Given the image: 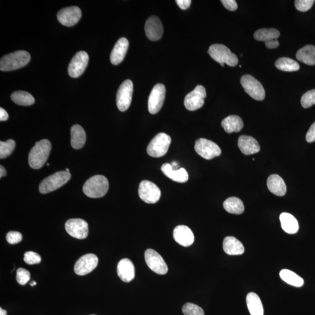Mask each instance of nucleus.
I'll return each instance as SVG.
<instances>
[{"label":"nucleus","mask_w":315,"mask_h":315,"mask_svg":"<svg viewBox=\"0 0 315 315\" xmlns=\"http://www.w3.org/2000/svg\"><path fill=\"white\" fill-rule=\"evenodd\" d=\"M52 145L48 139L38 141L29 154V164L33 169H40L47 161L50 155Z\"/></svg>","instance_id":"f257e3e1"},{"label":"nucleus","mask_w":315,"mask_h":315,"mask_svg":"<svg viewBox=\"0 0 315 315\" xmlns=\"http://www.w3.org/2000/svg\"><path fill=\"white\" fill-rule=\"evenodd\" d=\"M31 60V55L25 50L10 53L2 57L0 60V70L10 71L25 66Z\"/></svg>","instance_id":"f03ea898"},{"label":"nucleus","mask_w":315,"mask_h":315,"mask_svg":"<svg viewBox=\"0 0 315 315\" xmlns=\"http://www.w3.org/2000/svg\"><path fill=\"white\" fill-rule=\"evenodd\" d=\"M108 189V180L103 175H95L88 179L83 186V192L91 198L103 197Z\"/></svg>","instance_id":"7ed1b4c3"},{"label":"nucleus","mask_w":315,"mask_h":315,"mask_svg":"<svg viewBox=\"0 0 315 315\" xmlns=\"http://www.w3.org/2000/svg\"><path fill=\"white\" fill-rule=\"evenodd\" d=\"M208 53L214 60L218 62L222 67L224 66L225 64L229 66L235 67L238 63L237 56L224 44H213L210 47Z\"/></svg>","instance_id":"20e7f679"},{"label":"nucleus","mask_w":315,"mask_h":315,"mask_svg":"<svg viewBox=\"0 0 315 315\" xmlns=\"http://www.w3.org/2000/svg\"><path fill=\"white\" fill-rule=\"evenodd\" d=\"M70 172L60 171L45 178L39 185V192L41 194H46L60 188L70 179Z\"/></svg>","instance_id":"39448f33"},{"label":"nucleus","mask_w":315,"mask_h":315,"mask_svg":"<svg viewBox=\"0 0 315 315\" xmlns=\"http://www.w3.org/2000/svg\"><path fill=\"white\" fill-rule=\"evenodd\" d=\"M171 137L164 133L158 134L148 144L147 151L152 157L159 158L167 153L171 144Z\"/></svg>","instance_id":"423d86ee"},{"label":"nucleus","mask_w":315,"mask_h":315,"mask_svg":"<svg viewBox=\"0 0 315 315\" xmlns=\"http://www.w3.org/2000/svg\"><path fill=\"white\" fill-rule=\"evenodd\" d=\"M241 84L245 91L249 96L256 100H263L265 98V90L262 84L254 77L245 75L240 79Z\"/></svg>","instance_id":"0eeeda50"},{"label":"nucleus","mask_w":315,"mask_h":315,"mask_svg":"<svg viewBox=\"0 0 315 315\" xmlns=\"http://www.w3.org/2000/svg\"><path fill=\"white\" fill-rule=\"evenodd\" d=\"M195 150L203 158L210 160L221 154V150L217 144L206 138H199L196 141Z\"/></svg>","instance_id":"6e6552de"},{"label":"nucleus","mask_w":315,"mask_h":315,"mask_svg":"<svg viewBox=\"0 0 315 315\" xmlns=\"http://www.w3.org/2000/svg\"><path fill=\"white\" fill-rule=\"evenodd\" d=\"M138 195L141 200L148 204H155L159 201L161 192L155 183L143 180L139 184Z\"/></svg>","instance_id":"1a4fd4ad"},{"label":"nucleus","mask_w":315,"mask_h":315,"mask_svg":"<svg viewBox=\"0 0 315 315\" xmlns=\"http://www.w3.org/2000/svg\"><path fill=\"white\" fill-rule=\"evenodd\" d=\"M133 84L130 79L124 81L120 86L117 96V106L121 112H125L132 103Z\"/></svg>","instance_id":"9d476101"},{"label":"nucleus","mask_w":315,"mask_h":315,"mask_svg":"<svg viewBox=\"0 0 315 315\" xmlns=\"http://www.w3.org/2000/svg\"><path fill=\"white\" fill-rule=\"evenodd\" d=\"M145 260L147 266L158 275H164L168 273L167 264L158 253L152 249L145 252Z\"/></svg>","instance_id":"9b49d317"},{"label":"nucleus","mask_w":315,"mask_h":315,"mask_svg":"<svg viewBox=\"0 0 315 315\" xmlns=\"http://www.w3.org/2000/svg\"><path fill=\"white\" fill-rule=\"evenodd\" d=\"M206 96V88L203 86L197 85L194 90L186 95L184 105L188 111H196L204 105Z\"/></svg>","instance_id":"f8f14e48"},{"label":"nucleus","mask_w":315,"mask_h":315,"mask_svg":"<svg viewBox=\"0 0 315 315\" xmlns=\"http://www.w3.org/2000/svg\"><path fill=\"white\" fill-rule=\"evenodd\" d=\"M166 89L164 85L158 84L151 91L148 101V111L151 114H156L162 108L164 102Z\"/></svg>","instance_id":"ddd939ff"},{"label":"nucleus","mask_w":315,"mask_h":315,"mask_svg":"<svg viewBox=\"0 0 315 315\" xmlns=\"http://www.w3.org/2000/svg\"><path fill=\"white\" fill-rule=\"evenodd\" d=\"M65 228L70 236L77 239H84L88 236V224L84 219H70L65 223Z\"/></svg>","instance_id":"4468645a"},{"label":"nucleus","mask_w":315,"mask_h":315,"mask_svg":"<svg viewBox=\"0 0 315 315\" xmlns=\"http://www.w3.org/2000/svg\"><path fill=\"white\" fill-rule=\"evenodd\" d=\"M89 61L88 53L84 51L79 52L74 56L68 67V73L73 78L81 76L87 68Z\"/></svg>","instance_id":"2eb2a0df"},{"label":"nucleus","mask_w":315,"mask_h":315,"mask_svg":"<svg viewBox=\"0 0 315 315\" xmlns=\"http://www.w3.org/2000/svg\"><path fill=\"white\" fill-rule=\"evenodd\" d=\"M98 264V258L96 255L92 254L85 255L76 261L74 272L79 276L87 275L96 268Z\"/></svg>","instance_id":"dca6fc26"},{"label":"nucleus","mask_w":315,"mask_h":315,"mask_svg":"<svg viewBox=\"0 0 315 315\" xmlns=\"http://www.w3.org/2000/svg\"><path fill=\"white\" fill-rule=\"evenodd\" d=\"M82 13L80 8L76 6L62 9L58 13V20L61 24L68 26H73L78 23L81 19Z\"/></svg>","instance_id":"f3484780"},{"label":"nucleus","mask_w":315,"mask_h":315,"mask_svg":"<svg viewBox=\"0 0 315 315\" xmlns=\"http://www.w3.org/2000/svg\"><path fill=\"white\" fill-rule=\"evenodd\" d=\"M145 32L148 39L157 41L162 38L163 28L158 17L151 16L147 20L145 24Z\"/></svg>","instance_id":"a211bd4d"},{"label":"nucleus","mask_w":315,"mask_h":315,"mask_svg":"<svg viewBox=\"0 0 315 315\" xmlns=\"http://www.w3.org/2000/svg\"><path fill=\"white\" fill-rule=\"evenodd\" d=\"M174 238L179 245L188 247L194 242L195 236L192 231L187 226L178 225L174 229Z\"/></svg>","instance_id":"6ab92c4d"},{"label":"nucleus","mask_w":315,"mask_h":315,"mask_svg":"<svg viewBox=\"0 0 315 315\" xmlns=\"http://www.w3.org/2000/svg\"><path fill=\"white\" fill-rule=\"evenodd\" d=\"M117 272L118 277L125 283H129L135 277V266L129 258H123L118 262Z\"/></svg>","instance_id":"aec40b11"},{"label":"nucleus","mask_w":315,"mask_h":315,"mask_svg":"<svg viewBox=\"0 0 315 315\" xmlns=\"http://www.w3.org/2000/svg\"><path fill=\"white\" fill-rule=\"evenodd\" d=\"M129 46V42L126 38H121L118 40L112 50L110 58L112 64L118 65L123 61Z\"/></svg>","instance_id":"412c9836"},{"label":"nucleus","mask_w":315,"mask_h":315,"mask_svg":"<svg viewBox=\"0 0 315 315\" xmlns=\"http://www.w3.org/2000/svg\"><path fill=\"white\" fill-rule=\"evenodd\" d=\"M238 147L241 152L246 156L256 154L260 150L259 144L256 139L248 136L239 137Z\"/></svg>","instance_id":"4be33fe9"},{"label":"nucleus","mask_w":315,"mask_h":315,"mask_svg":"<svg viewBox=\"0 0 315 315\" xmlns=\"http://www.w3.org/2000/svg\"><path fill=\"white\" fill-rule=\"evenodd\" d=\"M161 170L166 177L178 183H185L189 179V174L185 169L179 168L174 170L170 163H165L161 166Z\"/></svg>","instance_id":"5701e85b"},{"label":"nucleus","mask_w":315,"mask_h":315,"mask_svg":"<svg viewBox=\"0 0 315 315\" xmlns=\"http://www.w3.org/2000/svg\"><path fill=\"white\" fill-rule=\"evenodd\" d=\"M267 188L270 192L278 196H283L287 192V186L284 181L278 175H272L267 181Z\"/></svg>","instance_id":"b1692460"},{"label":"nucleus","mask_w":315,"mask_h":315,"mask_svg":"<svg viewBox=\"0 0 315 315\" xmlns=\"http://www.w3.org/2000/svg\"><path fill=\"white\" fill-rule=\"evenodd\" d=\"M223 249L229 255H241L245 252L242 243L234 236L225 237L223 242Z\"/></svg>","instance_id":"393cba45"},{"label":"nucleus","mask_w":315,"mask_h":315,"mask_svg":"<svg viewBox=\"0 0 315 315\" xmlns=\"http://www.w3.org/2000/svg\"><path fill=\"white\" fill-rule=\"evenodd\" d=\"M86 141V134L84 129L79 124H75L71 129V144L74 149L79 150L84 146Z\"/></svg>","instance_id":"a878e982"},{"label":"nucleus","mask_w":315,"mask_h":315,"mask_svg":"<svg viewBox=\"0 0 315 315\" xmlns=\"http://www.w3.org/2000/svg\"><path fill=\"white\" fill-rule=\"evenodd\" d=\"M221 126L228 133H238L243 129V122L238 116L231 115L222 121Z\"/></svg>","instance_id":"bb28decb"},{"label":"nucleus","mask_w":315,"mask_h":315,"mask_svg":"<svg viewBox=\"0 0 315 315\" xmlns=\"http://www.w3.org/2000/svg\"><path fill=\"white\" fill-rule=\"evenodd\" d=\"M281 227L289 234H296L299 230V224L296 219L290 213H283L280 216Z\"/></svg>","instance_id":"cd10ccee"},{"label":"nucleus","mask_w":315,"mask_h":315,"mask_svg":"<svg viewBox=\"0 0 315 315\" xmlns=\"http://www.w3.org/2000/svg\"><path fill=\"white\" fill-rule=\"evenodd\" d=\"M246 304L251 315H263L262 303L256 294L249 293L246 296Z\"/></svg>","instance_id":"c85d7f7f"},{"label":"nucleus","mask_w":315,"mask_h":315,"mask_svg":"<svg viewBox=\"0 0 315 315\" xmlns=\"http://www.w3.org/2000/svg\"><path fill=\"white\" fill-rule=\"evenodd\" d=\"M280 36V33L277 29L263 28L258 29L255 32L254 38L256 40L264 41L266 44L275 40H277Z\"/></svg>","instance_id":"c756f323"},{"label":"nucleus","mask_w":315,"mask_h":315,"mask_svg":"<svg viewBox=\"0 0 315 315\" xmlns=\"http://www.w3.org/2000/svg\"><path fill=\"white\" fill-rule=\"evenodd\" d=\"M297 60L309 65H315V46L307 45L297 52Z\"/></svg>","instance_id":"7c9ffc66"},{"label":"nucleus","mask_w":315,"mask_h":315,"mask_svg":"<svg viewBox=\"0 0 315 315\" xmlns=\"http://www.w3.org/2000/svg\"><path fill=\"white\" fill-rule=\"evenodd\" d=\"M224 209L233 215H241L244 212L245 207L240 199L236 197H229L223 204Z\"/></svg>","instance_id":"2f4dec72"},{"label":"nucleus","mask_w":315,"mask_h":315,"mask_svg":"<svg viewBox=\"0 0 315 315\" xmlns=\"http://www.w3.org/2000/svg\"><path fill=\"white\" fill-rule=\"evenodd\" d=\"M282 280L285 283L296 287H301L304 284L303 278L290 270L283 269L280 273Z\"/></svg>","instance_id":"473e14b6"},{"label":"nucleus","mask_w":315,"mask_h":315,"mask_svg":"<svg viewBox=\"0 0 315 315\" xmlns=\"http://www.w3.org/2000/svg\"><path fill=\"white\" fill-rule=\"evenodd\" d=\"M12 100L17 105L21 106H30L35 103L34 98L27 92L18 91L12 94Z\"/></svg>","instance_id":"72a5a7b5"},{"label":"nucleus","mask_w":315,"mask_h":315,"mask_svg":"<svg viewBox=\"0 0 315 315\" xmlns=\"http://www.w3.org/2000/svg\"><path fill=\"white\" fill-rule=\"evenodd\" d=\"M275 66L277 69L286 72H294L299 70V65L295 60L288 58H281L276 61Z\"/></svg>","instance_id":"f704fd0d"},{"label":"nucleus","mask_w":315,"mask_h":315,"mask_svg":"<svg viewBox=\"0 0 315 315\" xmlns=\"http://www.w3.org/2000/svg\"><path fill=\"white\" fill-rule=\"evenodd\" d=\"M16 147V142L13 139L0 142V158L4 159L10 156Z\"/></svg>","instance_id":"c9c22d12"},{"label":"nucleus","mask_w":315,"mask_h":315,"mask_svg":"<svg viewBox=\"0 0 315 315\" xmlns=\"http://www.w3.org/2000/svg\"><path fill=\"white\" fill-rule=\"evenodd\" d=\"M182 311L185 315H205L203 309L192 303H186L184 305Z\"/></svg>","instance_id":"e433bc0d"},{"label":"nucleus","mask_w":315,"mask_h":315,"mask_svg":"<svg viewBox=\"0 0 315 315\" xmlns=\"http://www.w3.org/2000/svg\"><path fill=\"white\" fill-rule=\"evenodd\" d=\"M301 105L303 108H309L315 104V90L307 92L301 98Z\"/></svg>","instance_id":"4c0bfd02"},{"label":"nucleus","mask_w":315,"mask_h":315,"mask_svg":"<svg viewBox=\"0 0 315 315\" xmlns=\"http://www.w3.org/2000/svg\"><path fill=\"white\" fill-rule=\"evenodd\" d=\"M31 274L28 270L23 268H19L17 270L16 279L20 285H24L30 280Z\"/></svg>","instance_id":"58836bf2"},{"label":"nucleus","mask_w":315,"mask_h":315,"mask_svg":"<svg viewBox=\"0 0 315 315\" xmlns=\"http://www.w3.org/2000/svg\"><path fill=\"white\" fill-rule=\"evenodd\" d=\"M25 262L29 265L37 264L40 263V256L32 251H28L25 253L24 258H23Z\"/></svg>","instance_id":"ea45409f"},{"label":"nucleus","mask_w":315,"mask_h":315,"mask_svg":"<svg viewBox=\"0 0 315 315\" xmlns=\"http://www.w3.org/2000/svg\"><path fill=\"white\" fill-rule=\"evenodd\" d=\"M314 2V0H296L295 6L298 11L306 12L310 10Z\"/></svg>","instance_id":"a19ab883"},{"label":"nucleus","mask_w":315,"mask_h":315,"mask_svg":"<svg viewBox=\"0 0 315 315\" xmlns=\"http://www.w3.org/2000/svg\"><path fill=\"white\" fill-rule=\"evenodd\" d=\"M6 239L10 244L15 245L22 241V236L19 232L10 231L7 233Z\"/></svg>","instance_id":"79ce46f5"},{"label":"nucleus","mask_w":315,"mask_h":315,"mask_svg":"<svg viewBox=\"0 0 315 315\" xmlns=\"http://www.w3.org/2000/svg\"><path fill=\"white\" fill-rule=\"evenodd\" d=\"M221 2L225 8L228 10L235 11L237 10V4L236 0H222Z\"/></svg>","instance_id":"37998d69"},{"label":"nucleus","mask_w":315,"mask_h":315,"mask_svg":"<svg viewBox=\"0 0 315 315\" xmlns=\"http://www.w3.org/2000/svg\"><path fill=\"white\" fill-rule=\"evenodd\" d=\"M306 139L308 142H313L315 141V122L312 124L306 136Z\"/></svg>","instance_id":"c03bdc74"},{"label":"nucleus","mask_w":315,"mask_h":315,"mask_svg":"<svg viewBox=\"0 0 315 315\" xmlns=\"http://www.w3.org/2000/svg\"><path fill=\"white\" fill-rule=\"evenodd\" d=\"M177 4L183 10H187L191 4V0H177Z\"/></svg>","instance_id":"a18cd8bd"},{"label":"nucleus","mask_w":315,"mask_h":315,"mask_svg":"<svg viewBox=\"0 0 315 315\" xmlns=\"http://www.w3.org/2000/svg\"><path fill=\"white\" fill-rule=\"evenodd\" d=\"M8 118V114L5 110L2 108H0V120L5 121Z\"/></svg>","instance_id":"49530a36"},{"label":"nucleus","mask_w":315,"mask_h":315,"mask_svg":"<svg viewBox=\"0 0 315 315\" xmlns=\"http://www.w3.org/2000/svg\"><path fill=\"white\" fill-rule=\"evenodd\" d=\"M6 174H7V172H6L4 166L1 165V167H0V177H5Z\"/></svg>","instance_id":"de8ad7c7"},{"label":"nucleus","mask_w":315,"mask_h":315,"mask_svg":"<svg viewBox=\"0 0 315 315\" xmlns=\"http://www.w3.org/2000/svg\"><path fill=\"white\" fill-rule=\"evenodd\" d=\"M171 165L172 166V169H173L174 170H177V169H179V168H178V166H179V165H178V163L177 162H173L172 163H171Z\"/></svg>","instance_id":"09e8293b"},{"label":"nucleus","mask_w":315,"mask_h":315,"mask_svg":"<svg viewBox=\"0 0 315 315\" xmlns=\"http://www.w3.org/2000/svg\"><path fill=\"white\" fill-rule=\"evenodd\" d=\"M0 315H7V312L1 308H0Z\"/></svg>","instance_id":"8fccbe9b"},{"label":"nucleus","mask_w":315,"mask_h":315,"mask_svg":"<svg viewBox=\"0 0 315 315\" xmlns=\"http://www.w3.org/2000/svg\"><path fill=\"white\" fill-rule=\"evenodd\" d=\"M37 282L35 281H32V283H31V286L33 287L34 286V285H37Z\"/></svg>","instance_id":"3c124183"},{"label":"nucleus","mask_w":315,"mask_h":315,"mask_svg":"<svg viewBox=\"0 0 315 315\" xmlns=\"http://www.w3.org/2000/svg\"><path fill=\"white\" fill-rule=\"evenodd\" d=\"M65 171H67V172H70L69 169H68V168L65 169Z\"/></svg>","instance_id":"603ef678"},{"label":"nucleus","mask_w":315,"mask_h":315,"mask_svg":"<svg viewBox=\"0 0 315 315\" xmlns=\"http://www.w3.org/2000/svg\"><path fill=\"white\" fill-rule=\"evenodd\" d=\"M47 165L49 166L50 165L49 163H47Z\"/></svg>","instance_id":"864d4df0"},{"label":"nucleus","mask_w":315,"mask_h":315,"mask_svg":"<svg viewBox=\"0 0 315 315\" xmlns=\"http://www.w3.org/2000/svg\"></svg>","instance_id":"5fc2aeb1"}]
</instances>
